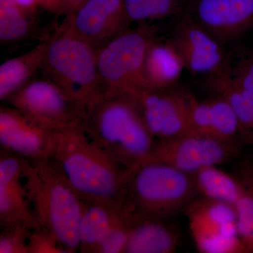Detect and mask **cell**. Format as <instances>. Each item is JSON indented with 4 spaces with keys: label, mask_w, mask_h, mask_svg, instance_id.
<instances>
[{
    "label": "cell",
    "mask_w": 253,
    "mask_h": 253,
    "mask_svg": "<svg viewBox=\"0 0 253 253\" xmlns=\"http://www.w3.org/2000/svg\"><path fill=\"white\" fill-rule=\"evenodd\" d=\"M126 198L141 217L166 220L194 199L192 174L159 163H147L131 171Z\"/></svg>",
    "instance_id": "cell-5"
},
{
    "label": "cell",
    "mask_w": 253,
    "mask_h": 253,
    "mask_svg": "<svg viewBox=\"0 0 253 253\" xmlns=\"http://www.w3.org/2000/svg\"><path fill=\"white\" fill-rule=\"evenodd\" d=\"M189 121L193 134L227 142H241L236 113L227 100L199 101L189 95Z\"/></svg>",
    "instance_id": "cell-15"
},
{
    "label": "cell",
    "mask_w": 253,
    "mask_h": 253,
    "mask_svg": "<svg viewBox=\"0 0 253 253\" xmlns=\"http://www.w3.org/2000/svg\"><path fill=\"white\" fill-rule=\"evenodd\" d=\"M219 81L215 84L216 90L229 101L236 113L240 140L253 148V92L234 85L227 76Z\"/></svg>",
    "instance_id": "cell-22"
},
{
    "label": "cell",
    "mask_w": 253,
    "mask_h": 253,
    "mask_svg": "<svg viewBox=\"0 0 253 253\" xmlns=\"http://www.w3.org/2000/svg\"><path fill=\"white\" fill-rule=\"evenodd\" d=\"M26 174L37 226L51 232L68 253H77L83 203L51 158L28 161Z\"/></svg>",
    "instance_id": "cell-3"
},
{
    "label": "cell",
    "mask_w": 253,
    "mask_h": 253,
    "mask_svg": "<svg viewBox=\"0 0 253 253\" xmlns=\"http://www.w3.org/2000/svg\"><path fill=\"white\" fill-rule=\"evenodd\" d=\"M56 133L9 104L0 106L1 149L30 161L49 159L56 147Z\"/></svg>",
    "instance_id": "cell-13"
},
{
    "label": "cell",
    "mask_w": 253,
    "mask_h": 253,
    "mask_svg": "<svg viewBox=\"0 0 253 253\" xmlns=\"http://www.w3.org/2000/svg\"><path fill=\"white\" fill-rule=\"evenodd\" d=\"M241 160L238 179L244 187L253 194V148Z\"/></svg>",
    "instance_id": "cell-30"
},
{
    "label": "cell",
    "mask_w": 253,
    "mask_h": 253,
    "mask_svg": "<svg viewBox=\"0 0 253 253\" xmlns=\"http://www.w3.org/2000/svg\"><path fill=\"white\" fill-rule=\"evenodd\" d=\"M238 234L248 252L253 253V194L245 189L235 204Z\"/></svg>",
    "instance_id": "cell-25"
},
{
    "label": "cell",
    "mask_w": 253,
    "mask_h": 253,
    "mask_svg": "<svg viewBox=\"0 0 253 253\" xmlns=\"http://www.w3.org/2000/svg\"><path fill=\"white\" fill-rule=\"evenodd\" d=\"M196 249L202 253H247L237 230L233 205L201 196L186 207Z\"/></svg>",
    "instance_id": "cell-8"
},
{
    "label": "cell",
    "mask_w": 253,
    "mask_h": 253,
    "mask_svg": "<svg viewBox=\"0 0 253 253\" xmlns=\"http://www.w3.org/2000/svg\"><path fill=\"white\" fill-rule=\"evenodd\" d=\"M29 249L30 253H68L51 232L38 226L30 233Z\"/></svg>",
    "instance_id": "cell-27"
},
{
    "label": "cell",
    "mask_w": 253,
    "mask_h": 253,
    "mask_svg": "<svg viewBox=\"0 0 253 253\" xmlns=\"http://www.w3.org/2000/svg\"><path fill=\"white\" fill-rule=\"evenodd\" d=\"M14 0H0V41L14 44L26 41L33 33L34 24L28 14Z\"/></svg>",
    "instance_id": "cell-23"
},
{
    "label": "cell",
    "mask_w": 253,
    "mask_h": 253,
    "mask_svg": "<svg viewBox=\"0 0 253 253\" xmlns=\"http://www.w3.org/2000/svg\"><path fill=\"white\" fill-rule=\"evenodd\" d=\"M28 160L0 150V230L37 226L26 183Z\"/></svg>",
    "instance_id": "cell-11"
},
{
    "label": "cell",
    "mask_w": 253,
    "mask_h": 253,
    "mask_svg": "<svg viewBox=\"0 0 253 253\" xmlns=\"http://www.w3.org/2000/svg\"><path fill=\"white\" fill-rule=\"evenodd\" d=\"M4 102L53 131L81 125L86 109L85 105L44 76L32 79Z\"/></svg>",
    "instance_id": "cell-6"
},
{
    "label": "cell",
    "mask_w": 253,
    "mask_h": 253,
    "mask_svg": "<svg viewBox=\"0 0 253 253\" xmlns=\"http://www.w3.org/2000/svg\"><path fill=\"white\" fill-rule=\"evenodd\" d=\"M47 41L25 54L8 59L0 66V100L4 101L33 79L42 68Z\"/></svg>",
    "instance_id": "cell-19"
},
{
    "label": "cell",
    "mask_w": 253,
    "mask_h": 253,
    "mask_svg": "<svg viewBox=\"0 0 253 253\" xmlns=\"http://www.w3.org/2000/svg\"><path fill=\"white\" fill-rule=\"evenodd\" d=\"M195 189L201 196L235 206L245 188L237 177L217 166H208L193 174Z\"/></svg>",
    "instance_id": "cell-21"
},
{
    "label": "cell",
    "mask_w": 253,
    "mask_h": 253,
    "mask_svg": "<svg viewBox=\"0 0 253 253\" xmlns=\"http://www.w3.org/2000/svg\"><path fill=\"white\" fill-rule=\"evenodd\" d=\"M134 96L156 141L194 134L190 126L189 94L169 89H142Z\"/></svg>",
    "instance_id": "cell-10"
},
{
    "label": "cell",
    "mask_w": 253,
    "mask_h": 253,
    "mask_svg": "<svg viewBox=\"0 0 253 253\" xmlns=\"http://www.w3.org/2000/svg\"><path fill=\"white\" fill-rule=\"evenodd\" d=\"M130 22L124 0H87L62 25L98 49L127 30Z\"/></svg>",
    "instance_id": "cell-12"
},
{
    "label": "cell",
    "mask_w": 253,
    "mask_h": 253,
    "mask_svg": "<svg viewBox=\"0 0 253 253\" xmlns=\"http://www.w3.org/2000/svg\"><path fill=\"white\" fill-rule=\"evenodd\" d=\"M32 229L16 226L0 230V253H30L29 236Z\"/></svg>",
    "instance_id": "cell-26"
},
{
    "label": "cell",
    "mask_w": 253,
    "mask_h": 253,
    "mask_svg": "<svg viewBox=\"0 0 253 253\" xmlns=\"http://www.w3.org/2000/svg\"><path fill=\"white\" fill-rule=\"evenodd\" d=\"M126 15L131 21L158 19L172 13L176 0H124Z\"/></svg>",
    "instance_id": "cell-24"
},
{
    "label": "cell",
    "mask_w": 253,
    "mask_h": 253,
    "mask_svg": "<svg viewBox=\"0 0 253 253\" xmlns=\"http://www.w3.org/2000/svg\"><path fill=\"white\" fill-rule=\"evenodd\" d=\"M234 74L231 77L227 76L231 83L238 87L253 92V56L243 61Z\"/></svg>",
    "instance_id": "cell-28"
},
{
    "label": "cell",
    "mask_w": 253,
    "mask_h": 253,
    "mask_svg": "<svg viewBox=\"0 0 253 253\" xmlns=\"http://www.w3.org/2000/svg\"><path fill=\"white\" fill-rule=\"evenodd\" d=\"M43 4H44V3H43Z\"/></svg>",
    "instance_id": "cell-32"
},
{
    "label": "cell",
    "mask_w": 253,
    "mask_h": 253,
    "mask_svg": "<svg viewBox=\"0 0 253 253\" xmlns=\"http://www.w3.org/2000/svg\"><path fill=\"white\" fill-rule=\"evenodd\" d=\"M126 203V201L115 206L83 203L78 229L80 252L99 253L100 246L109 233L116 214Z\"/></svg>",
    "instance_id": "cell-18"
},
{
    "label": "cell",
    "mask_w": 253,
    "mask_h": 253,
    "mask_svg": "<svg viewBox=\"0 0 253 253\" xmlns=\"http://www.w3.org/2000/svg\"><path fill=\"white\" fill-rule=\"evenodd\" d=\"M21 8L31 13L40 4H43L44 0H14Z\"/></svg>",
    "instance_id": "cell-31"
},
{
    "label": "cell",
    "mask_w": 253,
    "mask_h": 253,
    "mask_svg": "<svg viewBox=\"0 0 253 253\" xmlns=\"http://www.w3.org/2000/svg\"><path fill=\"white\" fill-rule=\"evenodd\" d=\"M168 44L184 66L194 72H212L221 62V49L215 38L194 23H181Z\"/></svg>",
    "instance_id": "cell-16"
},
{
    "label": "cell",
    "mask_w": 253,
    "mask_h": 253,
    "mask_svg": "<svg viewBox=\"0 0 253 253\" xmlns=\"http://www.w3.org/2000/svg\"><path fill=\"white\" fill-rule=\"evenodd\" d=\"M51 159L82 202L115 206L126 201L132 169L89 139L82 124L56 131Z\"/></svg>",
    "instance_id": "cell-1"
},
{
    "label": "cell",
    "mask_w": 253,
    "mask_h": 253,
    "mask_svg": "<svg viewBox=\"0 0 253 253\" xmlns=\"http://www.w3.org/2000/svg\"><path fill=\"white\" fill-rule=\"evenodd\" d=\"M41 71L86 106L104 92L97 49L63 25L47 41Z\"/></svg>",
    "instance_id": "cell-4"
},
{
    "label": "cell",
    "mask_w": 253,
    "mask_h": 253,
    "mask_svg": "<svg viewBox=\"0 0 253 253\" xmlns=\"http://www.w3.org/2000/svg\"><path fill=\"white\" fill-rule=\"evenodd\" d=\"M184 63L169 44L163 45L154 41L145 59L144 89H169L180 76Z\"/></svg>",
    "instance_id": "cell-20"
},
{
    "label": "cell",
    "mask_w": 253,
    "mask_h": 253,
    "mask_svg": "<svg viewBox=\"0 0 253 253\" xmlns=\"http://www.w3.org/2000/svg\"><path fill=\"white\" fill-rule=\"evenodd\" d=\"M153 42L144 31H123L97 49V66L104 91L135 94L144 89V66Z\"/></svg>",
    "instance_id": "cell-7"
},
{
    "label": "cell",
    "mask_w": 253,
    "mask_h": 253,
    "mask_svg": "<svg viewBox=\"0 0 253 253\" xmlns=\"http://www.w3.org/2000/svg\"><path fill=\"white\" fill-rule=\"evenodd\" d=\"M87 0H44V6L52 12L69 16Z\"/></svg>",
    "instance_id": "cell-29"
},
{
    "label": "cell",
    "mask_w": 253,
    "mask_h": 253,
    "mask_svg": "<svg viewBox=\"0 0 253 253\" xmlns=\"http://www.w3.org/2000/svg\"><path fill=\"white\" fill-rule=\"evenodd\" d=\"M196 16L211 36L231 38L253 24V0H199Z\"/></svg>",
    "instance_id": "cell-14"
},
{
    "label": "cell",
    "mask_w": 253,
    "mask_h": 253,
    "mask_svg": "<svg viewBox=\"0 0 253 253\" xmlns=\"http://www.w3.org/2000/svg\"><path fill=\"white\" fill-rule=\"evenodd\" d=\"M82 126L89 139L132 169L147 161L156 143L135 96L123 91H104L89 103Z\"/></svg>",
    "instance_id": "cell-2"
},
{
    "label": "cell",
    "mask_w": 253,
    "mask_h": 253,
    "mask_svg": "<svg viewBox=\"0 0 253 253\" xmlns=\"http://www.w3.org/2000/svg\"><path fill=\"white\" fill-rule=\"evenodd\" d=\"M166 220L137 214L123 253H173L179 235Z\"/></svg>",
    "instance_id": "cell-17"
},
{
    "label": "cell",
    "mask_w": 253,
    "mask_h": 253,
    "mask_svg": "<svg viewBox=\"0 0 253 253\" xmlns=\"http://www.w3.org/2000/svg\"><path fill=\"white\" fill-rule=\"evenodd\" d=\"M241 142H227L190 134L156 141L147 161L144 163H159L194 174L201 168L217 166L240 156Z\"/></svg>",
    "instance_id": "cell-9"
}]
</instances>
